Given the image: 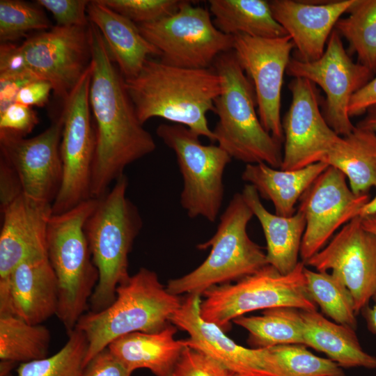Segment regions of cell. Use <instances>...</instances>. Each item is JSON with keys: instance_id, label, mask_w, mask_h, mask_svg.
<instances>
[{"instance_id": "46", "label": "cell", "mask_w": 376, "mask_h": 376, "mask_svg": "<svg viewBox=\"0 0 376 376\" xmlns=\"http://www.w3.org/2000/svg\"><path fill=\"white\" fill-rule=\"evenodd\" d=\"M373 304L364 307L361 313L362 314L367 326V329L373 334L376 335V293L373 297Z\"/></svg>"}, {"instance_id": "24", "label": "cell", "mask_w": 376, "mask_h": 376, "mask_svg": "<svg viewBox=\"0 0 376 376\" xmlns=\"http://www.w3.org/2000/svg\"><path fill=\"white\" fill-rule=\"evenodd\" d=\"M263 228L267 244L268 265L280 273L292 272L300 262V249L306 228V219L301 212L290 217H282L269 212L263 205L256 188L246 184L241 192Z\"/></svg>"}, {"instance_id": "45", "label": "cell", "mask_w": 376, "mask_h": 376, "mask_svg": "<svg viewBox=\"0 0 376 376\" xmlns=\"http://www.w3.org/2000/svg\"><path fill=\"white\" fill-rule=\"evenodd\" d=\"M33 80L37 79L29 77L0 79V112L15 103L20 89Z\"/></svg>"}, {"instance_id": "26", "label": "cell", "mask_w": 376, "mask_h": 376, "mask_svg": "<svg viewBox=\"0 0 376 376\" xmlns=\"http://www.w3.org/2000/svg\"><path fill=\"white\" fill-rule=\"evenodd\" d=\"M328 167L321 162L300 169L285 171L263 162L249 164L242 178L253 185L260 197L273 203L276 214L290 217L297 212L295 205L303 194Z\"/></svg>"}, {"instance_id": "14", "label": "cell", "mask_w": 376, "mask_h": 376, "mask_svg": "<svg viewBox=\"0 0 376 376\" xmlns=\"http://www.w3.org/2000/svg\"><path fill=\"white\" fill-rule=\"evenodd\" d=\"M369 194H355L343 172L329 166L300 198L306 219L300 257L305 263L323 249L344 225L359 216Z\"/></svg>"}, {"instance_id": "5", "label": "cell", "mask_w": 376, "mask_h": 376, "mask_svg": "<svg viewBox=\"0 0 376 376\" xmlns=\"http://www.w3.org/2000/svg\"><path fill=\"white\" fill-rule=\"evenodd\" d=\"M128 180L118 178L86 220L85 234L99 279L89 301L98 312L116 298L117 287L130 278L128 256L143 221L136 206L127 197Z\"/></svg>"}, {"instance_id": "20", "label": "cell", "mask_w": 376, "mask_h": 376, "mask_svg": "<svg viewBox=\"0 0 376 376\" xmlns=\"http://www.w3.org/2000/svg\"><path fill=\"white\" fill-rule=\"evenodd\" d=\"M0 280L23 261L47 257V230L52 204L19 194L1 203Z\"/></svg>"}, {"instance_id": "27", "label": "cell", "mask_w": 376, "mask_h": 376, "mask_svg": "<svg viewBox=\"0 0 376 376\" xmlns=\"http://www.w3.org/2000/svg\"><path fill=\"white\" fill-rule=\"evenodd\" d=\"M305 345L325 354L341 368H376V357L361 346L355 329L331 322L314 311H303Z\"/></svg>"}, {"instance_id": "11", "label": "cell", "mask_w": 376, "mask_h": 376, "mask_svg": "<svg viewBox=\"0 0 376 376\" xmlns=\"http://www.w3.org/2000/svg\"><path fill=\"white\" fill-rule=\"evenodd\" d=\"M91 79L90 63L64 101L60 144L63 178L60 190L52 205V214L66 212L91 198L95 133L89 103Z\"/></svg>"}, {"instance_id": "42", "label": "cell", "mask_w": 376, "mask_h": 376, "mask_svg": "<svg viewBox=\"0 0 376 376\" xmlns=\"http://www.w3.org/2000/svg\"><path fill=\"white\" fill-rule=\"evenodd\" d=\"M123 363L108 347L97 353L86 365L82 376H131Z\"/></svg>"}, {"instance_id": "18", "label": "cell", "mask_w": 376, "mask_h": 376, "mask_svg": "<svg viewBox=\"0 0 376 376\" xmlns=\"http://www.w3.org/2000/svg\"><path fill=\"white\" fill-rule=\"evenodd\" d=\"M288 88L292 102L282 121L284 150L281 169L285 171L324 162L342 139L320 111V96L314 83L293 78Z\"/></svg>"}, {"instance_id": "33", "label": "cell", "mask_w": 376, "mask_h": 376, "mask_svg": "<svg viewBox=\"0 0 376 376\" xmlns=\"http://www.w3.org/2000/svg\"><path fill=\"white\" fill-rule=\"evenodd\" d=\"M307 292L322 312L334 322L356 330L357 313L352 294L336 276L304 269Z\"/></svg>"}, {"instance_id": "39", "label": "cell", "mask_w": 376, "mask_h": 376, "mask_svg": "<svg viewBox=\"0 0 376 376\" xmlns=\"http://www.w3.org/2000/svg\"><path fill=\"white\" fill-rule=\"evenodd\" d=\"M89 1L86 0H37L36 3L49 10L57 26H87Z\"/></svg>"}, {"instance_id": "36", "label": "cell", "mask_w": 376, "mask_h": 376, "mask_svg": "<svg viewBox=\"0 0 376 376\" xmlns=\"http://www.w3.org/2000/svg\"><path fill=\"white\" fill-rule=\"evenodd\" d=\"M49 28L51 23L40 6L20 0L0 1L1 42H11L31 31Z\"/></svg>"}, {"instance_id": "38", "label": "cell", "mask_w": 376, "mask_h": 376, "mask_svg": "<svg viewBox=\"0 0 376 376\" xmlns=\"http://www.w3.org/2000/svg\"><path fill=\"white\" fill-rule=\"evenodd\" d=\"M173 376H238L205 353L186 346Z\"/></svg>"}, {"instance_id": "22", "label": "cell", "mask_w": 376, "mask_h": 376, "mask_svg": "<svg viewBox=\"0 0 376 376\" xmlns=\"http://www.w3.org/2000/svg\"><path fill=\"white\" fill-rule=\"evenodd\" d=\"M274 19L291 38L297 49L295 58L304 62L319 59L340 16L357 0L311 3L292 0L268 1Z\"/></svg>"}, {"instance_id": "40", "label": "cell", "mask_w": 376, "mask_h": 376, "mask_svg": "<svg viewBox=\"0 0 376 376\" xmlns=\"http://www.w3.org/2000/svg\"><path fill=\"white\" fill-rule=\"evenodd\" d=\"M38 123L37 113L20 103L15 102L0 112V131L26 136Z\"/></svg>"}, {"instance_id": "7", "label": "cell", "mask_w": 376, "mask_h": 376, "mask_svg": "<svg viewBox=\"0 0 376 376\" xmlns=\"http://www.w3.org/2000/svg\"><path fill=\"white\" fill-rule=\"evenodd\" d=\"M253 216L242 194H235L220 216L214 235L198 245L199 249L211 247L207 258L189 274L170 280L167 290L178 296L201 295L212 286L239 281L268 265L266 253L247 233Z\"/></svg>"}, {"instance_id": "43", "label": "cell", "mask_w": 376, "mask_h": 376, "mask_svg": "<svg viewBox=\"0 0 376 376\" xmlns=\"http://www.w3.org/2000/svg\"><path fill=\"white\" fill-rule=\"evenodd\" d=\"M51 91L52 86L48 81L33 80L20 89L15 102L29 107H43L48 102Z\"/></svg>"}, {"instance_id": "37", "label": "cell", "mask_w": 376, "mask_h": 376, "mask_svg": "<svg viewBox=\"0 0 376 376\" xmlns=\"http://www.w3.org/2000/svg\"><path fill=\"white\" fill-rule=\"evenodd\" d=\"M136 24L150 23L176 13L183 0H101Z\"/></svg>"}, {"instance_id": "16", "label": "cell", "mask_w": 376, "mask_h": 376, "mask_svg": "<svg viewBox=\"0 0 376 376\" xmlns=\"http://www.w3.org/2000/svg\"><path fill=\"white\" fill-rule=\"evenodd\" d=\"M291 38L234 36L233 50L251 81L260 121L265 130L281 143L284 134L281 119V97L284 72L292 49Z\"/></svg>"}, {"instance_id": "32", "label": "cell", "mask_w": 376, "mask_h": 376, "mask_svg": "<svg viewBox=\"0 0 376 376\" xmlns=\"http://www.w3.org/2000/svg\"><path fill=\"white\" fill-rule=\"evenodd\" d=\"M340 18L334 29L349 43V50L356 53L358 63L376 73V0H357Z\"/></svg>"}, {"instance_id": "19", "label": "cell", "mask_w": 376, "mask_h": 376, "mask_svg": "<svg viewBox=\"0 0 376 376\" xmlns=\"http://www.w3.org/2000/svg\"><path fill=\"white\" fill-rule=\"evenodd\" d=\"M201 295H188L170 319L189 336L187 346L215 359L238 376H278L276 363L269 348H248L228 337L219 327L201 316Z\"/></svg>"}, {"instance_id": "30", "label": "cell", "mask_w": 376, "mask_h": 376, "mask_svg": "<svg viewBox=\"0 0 376 376\" xmlns=\"http://www.w3.org/2000/svg\"><path fill=\"white\" fill-rule=\"evenodd\" d=\"M233 322L248 331L247 343L251 348L290 344L305 345L301 310L295 307L268 308L260 315H242Z\"/></svg>"}, {"instance_id": "1", "label": "cell", "mask_w": 376, "mask_h": 376, "mask_svg": "<svg viewBox=\"0 0 376 376\" xmlns=\"http://www.w3.org/2000/svg\"><path fill=\"white\" fill-rule=\"evenodd\" d=\"M90 40L89 103L95 133L91 197L97 199L125 175L128 165L152 152L156 144L136 116L102 34L91 23Z\"/></svg>"}, {"instance_id": "48", "label": "cell", "mask_w": 376, "mask_h": 376, "mask_svg": "<svg viewBox=\"0 0 376 376\" xmlns=\"http://www.w3.org/2000/svg\"><path fill=\"white\" fill-rule=\"evenodd\" d=\"M361 218L363 226L367 230L376 235V213Z\"/></svg>"}, {"instance_id": "15", "label": "cell", "mask_w": 376, "mask_h": 376, "mask_svg": "<svg viewBox=\"0 0 376 376\" xmlns=\"http://www.w3.org/2000/svg\"><path fill=\"white\" fill-rule=\"evenodd\" d=\"M20 47L32 75L50 83L55 95L65 101L91 63L90 24L56 25Z\"/></svg>"}, {"instance_id": "3", "label": "cell", "mask_w": 376, "mask_h": 376, "mask_svg": "<svg viewBox=\"0 0 376 376\" xmlns=\"http://www.w3.org/2000/svg\"><path fill=\"white\" fill-rule=\"evenodd\" d=\"M212 68L221 80L214 111L219 120L212 130L218 146L246 164L263 162L281 169L282 143L263 127L256 111L253 86L233 50L219 54Z\"/></svg>"}, {"instance_id": "34", "label": "cell", "mask_w": 376, "mask_h": 376, "mask_svg": "<svg viewBox=\"0 0 376 376\" xmlns=\"http://www.w3.org/2000/svg\"><path fill=\"white\" fill-rule=\"evenodd\" d=\"M56 354L42 359L20 363L17 376H82L88 341L84 334L75 328Z\"/></svg>"}, {"instance_id": "9", "label": "cell", "mask_w": 376, "mask_h": 376, "mask_svg": "<svg viewBox=\"0 0 376 376\" xmlns=\"http://www.w3.org/2000/svg\"><path fill=\"white\" fill-rule=\"evenodd\" d=\"M156 134L175 154L184 182L182 207L191 218L214 222L224 200V172L231 157L219 146L203 145L199 136L182 125L160 124Z\"/></svg>"}, {"instance_id": "8", "label": "cell", "mask_w": 376, "mask_h": 376, "mask_svg": "<svg viewBox=\"0 0 376 376\" xmlns=\"http://www.w3.org/2000/svg\"><path fill=\"white\" fill-rule=\"evenodd\" d=\"M304 267V263L300 261L292 272L283 274L267 265L235 283L212 286L203 293L201 316L226 331L231 321L256 310L280 306L317 310L306 290Z\"/></svg>"}, {"instance_id": "21", "label": "cell", "mask_w": 376, "mask_h": 376, "mask_svg": "<svg viewBox=\"0 0 376 376\" xmlns=\"http://www.w3.org/2000/svg\"><path fill=\"white\" fill-rule=\"evenodd\" d=\"M58 302V282L47 257L23 261L0 280V315L41 324L56 315Z\"/></svg>"}, {"instance_id": "25", "label": "cell", "mask_w": 376, "mask_h": 376, "mask_svg": "<svg viewBox=\"0 0 376 376\" xmlns=\"http://www.w3.org/2000/svg\"><path fill=\"white\" fill-rule=\"evenodd\" d=\"M177 327L169 324L156 333L133 332L118 338L107 347L132 373L146 368L155 376H173L187 346L174 338Z\"/></svg>"}, {"instance_id": "23", "label": "cell", "mask_w": 376, "mask_h": 376, "mask_svg": "<svg viewBox=\"0 0 376 376\" xmlns=\"http://www.w3.org/2000/svg\"><path fill=\"white\" fill-rule=\"evenodd\" d=\"M87 15L102 34L124 79L136 77L150 56H159V50L142 36L136 24L101 0L89 1Z\"/></svg>"}, {"instance_id": "28", "label": "cell", "mask_w": 376, "mask_h": 376, "mask_svg": "<svg viewBox=\"0 0 376 376\" xmlns=\"http://www.w3.org/2000/svg\"><path fill=\"white\" fill-rule=\"evenodd\" d=\"M324 162L343 173L354 194H368L376 188V132L355 126Z\"/></svg>"}, {"instance_id": "31", "label": "cell", "mask_w": 376, "mask_h": 376, "mask_svg": "<svg viewBox=\"0 0 376 376\" xmlns=\"http://www.w3.org/2000/svg\"><path fill=\"white\" fill-rule=\"evenodd\" d=\"M51 334L13 315H0V359L27 363L48 357Z\"/></svg>"}, {"instance_id": "6", "label": "cell", "mask_w": 376, "mask_h": 376, "mask_svg": "<svg viewBox=\"0 0 376 376\" xmlns=\"http://www.w3.org/2000/svg\"><path fill=\"white\" fill-rule=\"evenodd\" d=\"M97 199L91 198L73 208L52 214L47 230V255L58 288L56 317L67 334L86 312L99 279L85 234L86 220Z\"/></svg>"}, {"instance_id": "44", "label": "cell", "mask_w": 376, "mask_h": 376, "mask_svg": "<svg viewBox=\"0 0 376 376\" xmlns=\"http://www.w3.org/2000/svg\"><path fill=\"white\" fill-rule=\"evenodd\" d=\"M376 104V77L369 81L352 97L349 107L350 117L359 116Z\"/></svg>"}, {"instance_id": "49", "label": "cell", "mask_w": 376, "mask_h": 376, "mask_svg": "<svg viewBox=\"0 0 376 376\" xmlns=\"http://www.w3.org/2000/svg\"><path fill=\"white\" fill-rule=\"evenodd\" d=\"M376 213V194L370 198L368 202L361 209L359 216L361 217Z\"/></svg>"}, {"instance_id": "12", "label": "cell", "mask_w": 376, "mask_h": 376, "mask_svg": "<svg viewBox=\"0 0 376 376\" xmlns=\"http://www.w3.org/2000/svg\"><path fill=\"white\" fill-rule=\"evenodd\" d=\"M62 130L61 113L45 131L31 138L0 131V163L16 179L22 194L52 205L63 178Z\"/></svg>"}, {"instance_id": "47", "label": "cell", "mask_w": 376, "mask_h": 376, "mask_svg": "<svg viewBox=\"0 0 376 376\" xmlns=\"http://www.w3.org/2000/svg\"><path fill=\"white\" fill-rule=\"evenodd\" d=\"M366 113L356 126L376 132V104L369 107Z\"/></svg>"}, {"instance_id": "2", "label": "cell", "mask_w": 376, "mask_h": 376, "mask_svg": "<svg viewBox=\"0 0 376 376\" xmlns=\"http://www.w3.org/2000/svg\"><path fill=\"white\" fill-rule=\"evenodd\" d=\"M124 83L143 125L159 117L215 141L206 113L214 111L221 80L212 68H184L148 59L140 72Z\"/></svg>"}, {"instance_id": "4", "label": "cell", "mask_w": 376, "mask_h": 376, "mask_svg": "<svg viewBox=\"0 0 376 376\" xmlns=\"http://www.w3.org/2000/svg\"><path fill=\"white\" fill-rule=\"evenodd\" d=\"M181 299L169 292L157 274L141 267L119 285L116 298L106 308L86 312L76 327L88 341L84 367L118 338L133 332L156 333L170 324Z\"/></svg>"}, {"instance_id": "29", "label": "cell", "mask_w": 376, "mask_h": 376, "mask_svg": "<svg viewBox=\"0 0 376 376\" xmlns=\"http://www.w3.org/2000/svg\"><path fill=\"white\" fill-rule=\"evenodd\" d=\"M208 3L214 24L225 34L268 38L288 36L274 19L268 1L210 0Z\"/></svg>"}, {"instance_id": "10", "label": "cell", "mask_w": 376, "mask_h": 376, "mask_svg": "<svg viewBox=\"0 0 376 376\" xmlns=\"http://www.w3.org/2000/svg\"><path fill=\"white\" fill-rule=\"evenodd\" d=\"M137 26L159 50L160 61L175 67L210 68L219 54L233 48L234 36L215 26L209 10L189 1H183L172 15Z\"/></svg>"}, {"instance_id": "41", "label": "cell", "mask_w": 376, "mask_h": 376, "mask_svg": "<svg viewBox=\"0 0 376 376\" xmlns=\"http://www.w3.org/2000/svg\"><path fill=\"white\" fill-rule=\"evenodd\" d=\"M29 77L36 79L31 73L20 45L1 42L0 79Z\"/></svg>"}, {"instance_id": "50", "label": "cell", "mask_w": 376, "mask_h": 376, "mask_svg": "<svg viewBox=\"0 0 376 376\" xmlns=\"http://www.w3.org/2000/svg\"><path fill=\"white\" fill-rule=\"evenodd\" d=\"M17 363L1 360L0 361V376H12V371L15 368Z\"/></svg>"}, {"instance_id": "17", "label": "cell", "mask_w": 376, "mask_h": 376, "mask_svg": "<svg viewBox=\"0 0 376 376\" xmlns=\"http://www.w3.org/2000/svg\"><path fill=\"white\" fill-rule=\"evenodd\" d=\"M304 264L338 278L352 295L357 315L376 293V235L363 226L360 216L344 225Z\"/></svg>"}, {"instance_id": "35", "label": "cell", "mask_w": 376, "mask_h": 376, "mask_svg": "<svg viewBox=\"0 0 376 376\" xmlns=\"http://www.w3.org/2000/svg\"><path fill=\"white\" fill-rule=\"evenodd\" d=\"M306 347L290 344L269 347L278 376H346L336 362L316 356Z\"/></svg>"}, {"instance_id": "13", "label": "cell", "mask_w": 376, "mask_h": 376, "mask_svg": "<svg viewBox=\"0 0 376 376\" xmlns=\"http://www.w3.org/2000/svg\"><path fill=\"white\" fill-rule=\"evenodd\" d=\"M285 72L293 78L306 79L322 88L326 95L323 116L337 134L345 136L354 130L348 113L350 100L373 74L352 60L336 30L331 32L319 59L304 62L290 58Z\"/></svg>"}]
</instances>
